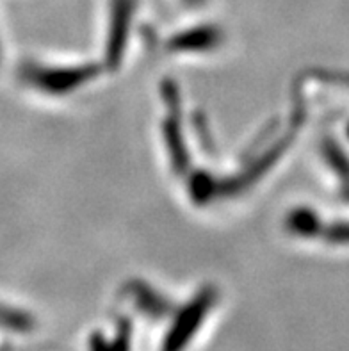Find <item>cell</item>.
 Segmentation results:
<instances>
[{"instance_id": "cell-12", "label": "cell", "mask_w": 349, "mask_h": 351, "mask_svg": "<svg viewBox=\"0 0 349 351\" xmlns=\"http://www.w3.org/2000/svg\"><path fill=\"white\" fill-rule=\"evenodd\" d=\"M324 237L332 243H349V223H339L328 230H324Z\"/></svg>"}, {"instance_id": "cell-5", "label": "cell", "mask_w": 349, "mask_h": 351, "mask_svg": "<svg viewBox=\"0 0 349 351\" xmlns=\"http://www.w3.org/2000/svg\"><path fill=\"white\" fill-rule=\"evenodd\" d=\"M221 32L214 25H198L178 32L169 40L168 49L171 52H205L216 49L221 43Z\"/></svg>"}, {"instance_id": "cell-8", "label": "cell", "mask_w": 349, "mask_h": 351, "mask_svg": "<svg viewBox=\"0 0 349 351\" xmlns=\"http://www.w3.org/2000/svg\"><path fill=\"white\" fill-rule=\"evenodd\" d=\"M287 228L292 234L303 237H312L319 232H323L321 221L315 216V213H312L310 209L292 210L287 218Z\"/></svg>"}, {"instance_id": "cell-3", "label": "cell", "mask_w": 349, "mask_h": 351, "mask_svg": "<svg viewBox=\"0 0 349 351\" xmlns=\"http://www.w3.org/2000/svg\"><path fill=\"white\" fill-rule=\"evenodd\" d=\"M134 9L136 0H111V22L106 43V62L111 70H118L123 61Z\"/></svg>"}, {"instance_id": "cell-2", "label": "cell", "mask_w": 349, "mask_h": 351, "mask_svg": "<svg viewBox=\"0 0 349 351\" xmlns=\"http://www.w3.org/2000/svg\"><path fill=\"white\" fill-rule=\"evenodd\" d=\"M214 302H216V291L213 287L202 291L173 323L168 337L164 341V351L184 350L189 343V339L196 334V330L202 325L205 314L213 307Z\"/></svg>"}, {"instance_id": "cell-11", "label": "cell", "mask_w": 349, "mask_h": 351, "mask_svg": "<svg viewBox=\"0 0 349 351\" xmlns=\"http://www.w3.org/2000/svg\"><path fill=\"white\" fill-rule=\"evenodd\" d=\"M324 152H326L328 160H330L333 168L341 173V177L349 178V165H348V160H346L344 154L341 152V148L337 147L335 143L328 141L326 147H324Z\"/></svg>"}, {"instance_id": "cell-6", "label": "cell", "mask_w": 349, "mask_h": 351, "mask_svg": "<svg viewBox=\"0 0 349 351\" xmlns=\"http://www.w3.org/2000/svg\"><path fill=\"white\" fill-rule=\"evenodd\" d=\"M168 120L164 121L163 132L164 141L168 147L169 160H171V168L177 175H186L189 169V154H187L186 139L182 134L180 123V112L182 111H168Z\"/></svg>"}, {"instance_id": "cell-13", "label": "cell", "mask_w": 349, "mask_h": 351, "mask_svg": "<svg viewBox=\"0 0 349 351\" xmlns=\"http://www.w3.org/2000/svg\"><path fill=\"white\" fill-rule=\"evenodd\" d=\"M204 2L205 0H186V4H189V5H202Z\"/></svg>"}, {"instance_id": "cell-10", "label": "cell", "mask_w": 349, "mask_h": 351, "mask_svg": "<svg viewBox=\"0 0 349 351\" xmlns=\"http://www.w3.org/2000/svg\"><path fill=\"white\" fill-rule=\"evenodd\" d=\"M0 326L14 332H27L32 326V319L27 314L0 305Z\"/></svg>"}, {"instance_id": "cell-4", "label": "cell", "mask_w": 349, "mask_h": 351, "mask_svg": "<svg viewBox=\"0 0 349 351\" xmlns=\"http://www.w3.org/2000/svg\"><path fill=\"white\" fill-rule=\"evenodd\" d=\"M292 134L294 132L291 130L285 138L276 141L274 145H271L265 152H262L261 157L253 160L252 165L248 166L243 173L239 175V177L228 178V180L219 184V193H221V195H237V193L244 191L248 186L255 184L256 180H258L265 171H267V169L273 168L274 162L283 156V152L287 150L289 143H291L292 139Z\"/></svg>"}, {"instance_id": "cell-1", "label": "cell", "mask_w": 349, "mask_h": 351, "mask_svg": "<svg viewBox=\"0 0 349 351\" xmlns=\"http://www.w3.org/2000/svg\"><path fill=\"white\" fill-rule=\"evenodd\" d=\"M100 73V66L88 62L77 66H41L27 62L20 68V77L34 89L49 95H67L80 88Z\"/></svg>"}, {"instance_id": "cell-7", "label": "cell", "mask_w": 349, "mask_h": 351, "mask_svg": "<svg viewBox=\"0 0 349 351\" xmlns=\"http://www.w3.org/2000/svg\"><path fill=\"white\" fill-rule=\"evenodd\" d=\"M128 291L136 300L137 307L146 312V314H150V317H160L169 311V303L160 294H157L154 289H150L148 285L141 284V282H134V284L128 285Z\"/></svg>"}, {"instance_id": "cell-9", "label": "cell", "mask_w": 349, "mask_h": 351, "mask_svg": "<svg viewBox=\"0 0 349 351\" xmlns=\"http://www.w3.org/2000/svg\"><path fill=\"white\" fill-rule=\"evenodd\" d=\"M189 193L196 204H207L214 196L219 195V182L214 180L207 171H196L191 175Z\"/></svg>"}]
</instances>
